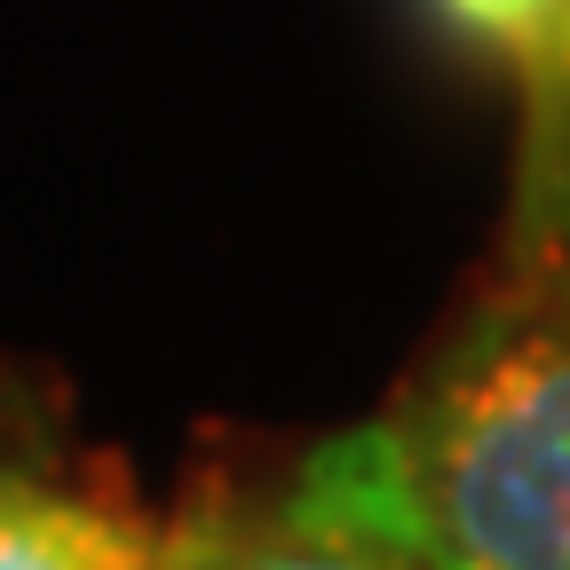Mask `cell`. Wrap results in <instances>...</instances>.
I'll return each mask as SVG.
<instances>
[{
	"label": "cell",
	"instance_id": "6da1fadb",
	"mask_svg": "<svg viewBox=\"0 0 570 570\" xmlns=\"http://www.w3.org/2000/svg\"><path fill=\"white\" fill-rule=\"evenodd\" d=\"M389 444L436 570H570V254L499 262Z\"/></svg>",
	"mask_w": 570,
	"mask_h": 570
},
{
	"label": "cell",
	"instance_id": "7a4b0ae2",
	"mask_svg": "<svg viewBox=\"0 0 570 570\" xmlns=\"http://www.w3.org/2000/svg\"><path fill=\"white\" fill-rule=\"evenodd\" d=\"M183 570H436L389 444V420L325 436L277 499L198 483L183 508Z\"/></svg>",
	"mask_w": 570,
	"mask_h": 570
},
{
	"label": "cell",
	"instance_id": "3957f363",
	"mask_svg": "<svg viewBox=\"0 0 570 570\" xmlns=\"http://www.w3.org/2000/svg\"><path fill=\"white\" fill-rule=\"evenodd\" d=\"M0 570H167V523L119 483L0 460Z\"/></svg>",
	"mask_w": 570,
	"mask_h": 570
},
{
	"label": "cell",
	"instance_id": "277c9868",
	"mask_svg": "<svg viewBox=\"0 0 570 570\" xmlns=\"http://www.w3.org/2000/svg\"><path fill=\"white\" fill-rule=\"evenodd\" d=\"M562 9H570V0H436V17L452 32H468L475 48H499L508 63H523Z\"/></svg>",
	"mask_w": 570,
	"mask_h": 570
}]
</instances>
